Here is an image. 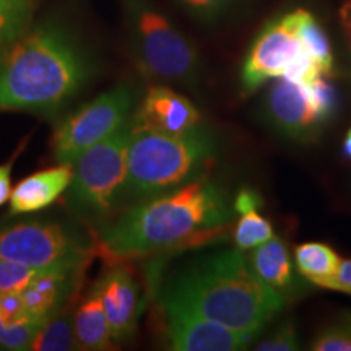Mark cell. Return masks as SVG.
Masks as SVG:
<instances>
[{
	"instance_id": "1",
	"label": "cell",
	"mask_w": 351,
	"mask_h": 351,
	"mask_svg": "<svg viewBox=\"0 0 351 351\" xmlns=\"http://www.w3.org/2000/svg\"><path fill=\"white\" fill-rule=\"evenodd\" d=\"M231 218L225 192L207 179L158 194L127 210L101 232L112 261L197 245L221 234Z\"/></svg>"
},
{
	"instance_id": "2",
	"label": "cell",
	"mask_w": 351,
	"mask_h": 351,
	"mask_svg": "<svg viewBox=\"0 0 351 351\" xmlns=\"http://www.w3.org/2000/svg\"><path fill=\"white\" fill-rule=\"evenodd\" d=\"M163 295L231 330L254 337L285 304V298L254 274L239 249L212 254L186 267Z\"/></svg>"
},
{
	"instance_id": "3",
	"label": "cell",
	"mask_w": 351,
	"mask_h": 351,
	"mask_svg": "<svg viewBox=\"0 0 351 351\" xmlns=\"http://www.w3.org/2000/svg\"><path fill=\"white\" fill-rule=\"evenodd\" d=\"M90 75L77 43L56 25L20 36L0 57V111H54Z\"/></svg>"
},
{
	"instance_id": "4",
	"label": "cell",
	"mask_w": 351,
	"mask_h": 351,
	"mask_svg": "<svg viewBox=\"0 0 351 351\" xmlns=\"http://www.w3.org/2000/svg\"><path fill=\"white\" fill-rule=\"evenodd\" d=\"M213 158L215 140L199 127L179 135L132 127L124 197L142 199L181 187L204 173Z\"/></svg>"
},
{
	"instance_id": "5",
	"label": "cell",
	"mask_w": 351,
	"mask_h": 351,
	"mask_svg": "<svg viewBox=\"0 0 351 351\" xmlns=\"http://www.w3.org/2000/svg\"><path fill=\"white\" fill-rule=\"evenodd\" d=\"M127 10L135 57L145 75L161 82H195L199 73L195 47L143 0H129Z\"/></svg>"
},
{
	"instance_id": "6",
	"label": "cell",
	"mask_w": 351,
	"mask_h": 351,
	"mask_svg": "<svg viewBox=\"0 0 351 351\" xmlns=\"http://www.w3.org/2000/svg\"><path fill=\"white\" fill-rule=\"evenodd\" d=\"M130 130V122H127L73 161V178L67 191L70 204L80 212L103 217L124 197Z\"/></svg>"
},
{
	"instance_id": "7",
	"label": "cell",
	"mask_w": 351,
	"mask_h": 351,
	"mask_svg": "<svg viewBox=\"0 0 351 351\" xmlns=\"http://www.w3.org/2000/svg\"><path fill=\"white\" fill-rule=\"evenodd\" d=\"M88 256L78 236L59 223L23 221L0 226V258L44 270H77Z\"/></svg>"
},
{
	"instance_id": "8",
	"label": "cell",
	"mask_w": 351,
	"mask_h": 351,
	"mask_svg": "<svg viewBox=\"0 0 351 351\" xmlns=\"http://www.w3.org/2000/svg\"><path fill=\"white\" fill-rule=\"evenodd\" d=\"M132 108L134 91L127 85L112 88L82 106L54 132L52 147L57 163L73 165L83 152L116 134L129 122Z\"/></svg>"
},
{
	"instance_id": "9",
	"label": "cell",
	"mask_w": 351,
	"mask_h": 351,
	"mask_svg": "<svg viewBox=\"0 0 351 351\" xmlns=\"http://www.w3.org/2000/svg\"><path fill=\"white\" fill-rule=\"evenodd\" d=\"M161 307L171 350L236 351L244 350L254 340V335L231 330L165 295L161 296Z\"/></svg>"
},
{
	"instance_id": "10",
	"label": "cell",
	"mask_w": 351,
	"mask_h": 351,
	"mask_svg": "<svg viewBox=\"0 0 351 351\" xmlns=\"http://www.w3.org/2000/svg\"><path fill=\"white\" fill-rule=\"evenodd\" d=\"M304 49L283 19L263 29L249 52L243 69V86L254 91L270 78L282 77L295 57Z\"/></svg>"
},
{
	"instance_id": "11",
	"label": "cell",
	"mask_w": 351,
	"mask_h": 351,
	"mask_svg": "<svg viewBox=\"0 0 351 351\" xmlns=\"http://www.w3.org/2000/svg\"><path fill=\"white\" fill-rule=\"evenodd\" d=\"M202 116L186 96L169 86H150L143 96L132 127L179 135L200 125Z\"/></svg>"
},
{
	"instance_id": "12",
	"label": "cell",
	"mask_w": 351,
	"mask_h": 351,
	"mask_svg": "<svg viewBox=\"0 0 351 351\" xmlns=\"http://www.w3.org/2000/svg\"><path fill=\"white\" fill-rule=\"evenodd\" d=\"M114 341L129 339L137 327L142 302L138 285L127 269H112L96 283Z\"/></svg>"
},
{
	"instance_id": "13",
	"label": "cell",
	"mask_w": 351,
	"mask_h": 351,
	"mask_svg": "<svg viewBox=\"0 0 351 351\" xmlns=\"http://www.w3.org/2000/svg\"><path fill=\"white\" fill-rule=\"evenodd\" d=\"M267 103L276 127L293 137H309L322 124L307 99L304 86L283 77H276Z\"/></svg>"
},
{
	"instance_id": "14",
	"label": "cell",
	"mask_w": 351,
	"mask_h": 351,
	"mask_svg": "<svg viewBox=\"0 0 351 351\" xmlns=\"http://www.w3.org/2000/svg\"><path fill=\"white\" fill-rule=\"evenodd\" d=\"M73 178L72 165H59L34 173L16 184L10 195L13 215L34 213L49 207L67 191Z\"/></svg>"
},
{
	"instance_id": "15",
	"label": "cell",
	"mask_w": 351,
	"mask_h": 351,
	"mask_svg": "<svg viewBox=\"0 0 351 351\" xmlns=\"http://www.w3.org/2000/svg\"><path fill=\"white\" fill-rule=\"evenodd\" d=\"M46 320L28 313L21 293H0V343L3 350H29V343Z\"/></svg>"
},
{
	"instance_id": "16",
	"label": "cell",
	"mask_w": 351,
	"mask_h": 351,
	"mask_svg": "<svg viewBox=\"0 0 351 351\" xmlns=\"http://www.w3.org/2000/svg\"><path fill=\"white\" fill-rule=\"evenodd\" d=\"M247 261L251 263L254 274L282 296L287 291H291L296 285L288 247L280 238L274 236L263 244L254 247V252Z\"/></svg>"
},
{
	"instance_id": "17",
	"label": "cell",
	"mask_w": 351,
	"mask_h": 351,
	"mask_svg": "<svg viewBox=\"0 0 351 351\" xmlns=\"http://www.w3.org/2000/svg\"><path fill=\"white\" fill-rule=\"evenodd\" d=\"M73 330L80 350L101 351L112 348V335L96 285L85 296L73 315Z\"/></svg>"
},
{
	"instance_id": "18",
	"label": "cell",
	"mask_w": 351,
	"mask_h": 351,
	"mask_svg": "<svg viewBox=\"0 0 351 351\" xmlns=\"http://www.w3.org/2000/svg\"><path fill=\"white\" fill-rule=\"evenodd\" d=\"M261 205V195L252 189H243L236 197L232 207L239 213V219L236 223L234 243L239 251H249L274 238L271 223L258 213Z\"/></svg>"
},
{
	"instance_id": "19",
	"label": "cell",
	"mask_w": 351,
	"mask_h": 351,
	"mask_svg": "<svg viewBox=\"0 0 351 351\" xmlns=\"http://www.w3.org/2000/svg\"><path fill=\"white\" fill-rule=\"evenodd\" d=\"M72 270H46L21 291L26 309L34 317L49 319L65 296Z\"/></svg>"
},
{
	"instance_id": "20",
	"label": "cell",
	"mask_w": 351,
	"mask_h": 351,
	"mask_svg": "<svg viewBox=\"0 0 351 351\" xmlns=\"http://www.w3.org/2000/svg\"><path fill=\"white\" fill-rule=\"evenodd\" d=\"M283 21L295 33L298 41L301 43L307 54L313 57L314 62L319 65L320 72L324 75L330 73L333 65L330 43H328L327 34L322 29V26L317 23V20L309 12L298 8V10L285 15Z\"/></svg>"
},
{
	"instance_id": "21",
	"label": "cell",
	"mask_w": 351,
	"mask_h": 351,
	"mask_svg": "<svg viewBox=\"0 0 351 351\" xmlns=\"http://www.w3.org/2000/svg\"><path fill=\"white\" fill-rule=\"evenodd\" d=\"M295 258L298 271L322 288L337 274L341 262L339 254L322 243H306L298 245Z\"/></svg>"
},
{
	"instance_id": "22",
	"label": "cell",
	"mask_w": 351,
	"mask_h": 351,
	"mask_svg": "<svg viewBox=\"0 0 351 351\" xmlns=\"http://www.w3.org/2000/svg\"><path fill=\"white\" fill-rule=\"evenodd\" d=\"M78 348L73 320L69 315H51L29 343L33 351H69Z\"/></svg>"
},
{
	"instance_id": "23",
	"label": "cell",
	"mask_w": 351,
	"mask_h": 351,
	"mask_svg": "<svg viewBox=\"0 0 351 351\" xmlns=\"http://www.w3.org/2000/svg\"><path fill=\"white\" fill-rule=\"evenodd\" d=\"M32 15V0H0V56L21 36Z\"/></svg>"
},
{
	"instance_id": "24",
	"label": "cell",
	"mask_w": 351,
	"mask_h": 351,
	"mask_svg": "<svg viewBox=\"0 0 351 351\" xmlns=\"http://www.w3.org/2000/svg\"><path fill=\"white\" fill-rule=\"evenodd\" d=\"M304 90L311 106L317 114L319 121L326 124L337 111V98L339 96H337L335 86L322 73L314 82H311L309 85H306Z\"/></svg>"
},
{
	"instance_id": "25",
	"label": "cell",
	"mask_w": 351,
	"mask_h": 351,
	"mask_svg": "<svg viewBox=\"0 0 351 351\" xmlns=\"http://www.w3.org/2000/svg\"><path fill=\"white\" fill-rule=\"evenodd\" d=\"M314 351H351V317L337 320L311 341Z\"/></svg>"
},
{
	"instance_id": "26",
	"label": "cell",
	"mask_w": 351,
	"mask_h": 351,
	"mask_svg": "<svg viewBox=\"0 0 351 351\" xmlns=\"http://www.w3.org/2000/svg\"><path fill=\"white\" fill-rule=\"evenodd\" d=\"M44 271V269H33L0 258V293H21Z\"/></svg>"
},
{
	"instance_id": "27",
	"label": "cell",
	"mask_w": 351,
	"mask_h": 351,
	"mask_svg": "<svg viewBox=\"0 0 351 351\" xmlns=\"http://www.w3.org/2000/svg\"><path fill=\"white\" fill-rule=\"evenodd\" d=\"M319 75H322L319 65L314 62L313 57L307 54L306 49H302L300 54L289 62L282 77L293 83H298V85L306 86L309 85L311 82H314Z\"/></svg>"
},
{
	"instance_id": "28",
	"label": "cell",
	"mask_w": 351,
	"mask_h": 351,
	"mask_svg": "<svg viewBox=\"0 0 351 351\" xmlns=\"http://www.w3.org/2000/svg\"><path fill=\"white\" fill-rule=\"evenodd\" d=\"M300 348V341L296 339V332L289 324L278 328L270 339L261 341L256 346L258 351H295Z\"/></svg>"
},
{
	"instance_id": "29",
	"label": "cell",
	"mask_w": 351,
	"mask_h": 351,
	"mask_svg": "<svg viewBox=\"0 0 351 351\" xmlns=\"http://www.w3.org/2000/svg\"><path fill=\"white\" fill-rule=\"evenodd\" d=\"M324 288L351 295V261H341L337 274L328 280Z\"/></svg>"
},
{
	"instance_id": "30",
	"label": "cell",
	"mask_w": 351,
	"mask_h": 351,
	"mask_svg": "<svg viewBox=\"0 0 351 351\" xmlns=\"http://www.w3.org/2000/svg\"><path fill=\"white\" fill-rule=\"evenodd\" d=\"M12 161L0 166V205L10 200L12 195V184H10V174H12Z\"/></svg>"
},
{
	"instance_id": "31",
	"label": "cell",
	"mask_w": 351,
	"mask_h": 351,
	"mask_svg": "<svg viewBox=\"0 0 351 351\" xmlns=\"http://www.w3.org/2000/svg\"><path fill=\"white\" fill-rule=\"evenodd\" d=\"M230 0H184V3L197 12L202 13H212L225 7Z\"/></svg>"
},
{
	"instance_id": "32",
	"label": "cell",
	"mask_w": 351,
	"mask_h": 351,
	"mask_svg": "<svg viewBox=\"0 0 351 351\" xmlns=\"http://www.w3.org/2000/svg\"><path fill=\"white\" fill-rule=\"evenodd\" d=\"M340 19L341 25L345 28V34L348 38L350 46H351V0H346V2L340 8Z\"/></svg>"
},
{
	"instance_id": "33",
	"label": "cell",
	"mask_w": 351,
	"mask_h": 351,
	"mask_svg": "<svg viewBox=\"0 0 351 351\" xmlns=\"http://www.w3.org/2000/svg\"><path fill=\"white\" fill-rule=\"evenodd\" d=\"M343 150L346 153V156L351 158V129L346 132V137H345V143H343Z\"/></svg>"
},
{
	"instance_id": "34",
	"label": "cell",
	"mask_w": 351,
	"mask_h": 351,
	"mask_svg": "<svg viewBox=\"0 0 351 351\" xmlns=\"http://www.w3.org/2000/svg\"><path fill=\"white\" fill-rule=\"evenodd\" d=\"M0 350H3V346H2V343H0Z\"/></svg>"
}]
</instances>
